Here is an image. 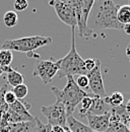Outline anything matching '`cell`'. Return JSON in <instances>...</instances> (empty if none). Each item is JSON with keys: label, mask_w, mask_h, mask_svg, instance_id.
<instances>
[{"label": "cell", "mask_w": 130, "mask_h": 132, "mask_svg": "<svg viewBox=\"0 0 130 132\" xmlns=\"http://www.w3.org/2000/svg\"><path fill=\"white\" fill-rule=\"evenodd\" d=\"M127 127H128V129H129V130H130V123H129V124H128V125H127Z\"/></svg>", "instance_id": "36"}, {"label": "cell", "mask_w": 130, "mask_h": 132, "mask_svg": "<svg viewBox=\"0 0 130 132\" xmlns=\"http://www.w3.org/2000/svg\"><path fill=\"white\" fill-rule=\"evenodd\" d=\"M104 100L111 108H117L124 104V96L119 92H114L111 95L106 96Z\"/></svg>", "instance_id": "15"}, {"label": "cell", "mask_w": 130, "mask_h": 132, "mask_svg": "<svg viewBox=\"0 0 130 132\" xmlns=\"http://www.w3.org/2000/svg\"><path fill=\"white\" fill-rule=\"evenodd\" d=\"M66 126L72 132H93L88 125L83 124L81 121L77 120L73 116H68L66 119Z\"/></svg>", "instance_id": "13"}, {"label": "cell", "mask_w": 130, "mask_h": 132, "mask_svg": "<svg viewBox=\"0 0 130 132\" xmlns=\"http://www.w3.org/2000/svg\"><path fill=\"white\" fill-rule=\"evenodd\" d=\"M97 65V59H93V58H88L86 60H84V67L86 69L87 72L92 71Z\"/></svg>", "instance_id": "28"}, {"label": "cell", "mask_w": 130, "mask_h": 132, "mask_svg": "<svg viewBox=\"0 0 130 132\" xmlns=\"http://www.w3.org/2000/svg\"><path fill=\"white\" fill-rule=\"evenodd\" d=\"M17 21H18V16H17V13L15 11H12V10H9V11H6L3 15V22L4 24L7 27V28H13L17 24Z\"/></svg>", "instance_id": "18"}, {"label": "cell", "mask_w": 130, "mask_h": 132, "mask_svg": "<svg viewBox=\"0 0 130 132\" xmlns=\"http://www.w3.org/2000/svg\"><path fill=\"white\" fill-rule=\"evenodd\" d=\"M110 117L111 113L105 115H85L88 122V127L96 132H106L110 125Z\"/></svg>", "instance_id": "10"}, {"label": "cell", "mask_w": 130, "mask_h": 132, "mask_svg": "<svg viewBox=\"0 0 130 132\" xmlns=\"http://www.w3.org/2000/svg\"><path fill=\"white\" fill-rule=\"evenodd\" d=\"M111 107L105 102L103 98L93 95V104L86 114L90 115H105L111 113Z\"/></svg>", "instance_id": "11"}, {"label": "cell", "mask_w": 130, "mask_h": 132, "mask_svg": "<svg viewBox=\"0 0 130 132\" xmlns=\"http://www.w3.org/2000/svg\"><path fill=\"white\" fill-rule=\"evenodd\" d=\"M129 5H130V1H129Z\"/></svg>", "instance_id": "37"}, {"label": "cell", "mask_w": 130, "mask_h": 132, "mask_svg": "<svg viewBox=\"0 0 130 132\" xmlns=\"http://www.w3.org/2000/svg\"><path fill=\"white\" fill-rule=\"evenodd\" d=\"M119 6L114 0H96L90 13L87 27L93 31L102 30H123L117 19V11Z\"/></svg>", "instance_id": "1"}, {"label": "cell", "mask_w": 130, "mask_h": 132, "mask_svg": "<svg viewBox=\"0 0 130 132\" xmlns=\"http://www.w3.org/2000/svg\"><path fill=\"white\" fill-rule=\"evenodd\" d=\"M65 128L66 126H58V125H55V126H51V131L52 132H65Z\"/></svg>", "instance_id": "30"}, {"label": "cell", "mask_w": 130, "mask_h": 132, "mask_svg": "<svg viewBox=\"0 0 130 132\" xmlns=\"http://www.w3.org/2000/svg\"><path fill=\"white\" fill-rule=\"evenodd\" d=\"M117 19L121 24H127L130 23V5L125 4L121 5L118 8L117 11Z\"/></svg>", "instance_id": "16"}, {"label": "cell", "mask_w": 130, "mask_h": 132, "mask_svg": "<svg viewBox=\"0 0 130 132\" xmlns=\"http://www.w3.org/2000/svg\"><path fill=\"white\" fill-rule=\"evenodd\" d=\"M58 66L56 62L51 60H39L36 64L35 70L32 72L34 76H38L45 84L50 83L55 75H57Z\"/></svg>", "instance_id": "9"}, {"label": "cell", "mask_w": 130, "mask_h": 132, "mask_svg": "<svg viewBox=\"0 0 130 132\" xmlns=\"http://www.w3.org/2000/svg\"><path fill=\"white\" fill-rule=\"evenodd\" d=\"M126 56H127V58L129 59L130 61V44L127 46V48H126Z\"/></svg>", "instance_id": "32"}, {"label": "cell", "mask_w": 130, "mask_h": 132, "mask_svg": "<svg viewBox=\"0 0 130 132\" xmlns=\"http://www.w3.org/2000/svg\"><path fill=\"white\" fill-rule=\"evenodd\" d=\"M75 82L77 84V86L79 88H81V89H83V90L88 87V78H87L86 74H84V75H78L77 78L75 79Z\"/></svg>", "instance_id": "26"}, {"label": "cell", "mask_w": 130, "mask_h": 132, "mask_svg": "<svg viewBox=\"0 0 130 132\" xmlns=\"http://www.w3.org/2000/svg\"><path fill=\"white\" fill-rule=\"evenodd\" d=\"M51 90L56 97V101H59L64 105L67 117L72 116L75 108L79 105L81 100L88 95L85 90L77 86L73 76H67V83L63 89H59L58 87L53 86L51 87Z\"/></svg>", "instance_id": "3"}, {"label": "cell", "mask_w": 130, "mask_h": 132, "mask_svg": "<svg viewBox=\"0 0 130 132\" xmlns=\"http://www.w3.org/2000/svg\"><path fill=\"white\" fill-rule=\"evenodd\" d=\"M56 64L58 66L57 77L59 79L67 76L84 75L87 73L84 67V60L75 48V28H71V48L67 55L58 60Z\"/></svg>", "instance_id": "2"}, {"label": "cell", "mask_w": 130, "mask_h": 132, "mask_svg": "<svg viewBox=\"0 0 130 132\" xmlns=\"http://www.w3.org/2000/svg\"><path fill=\"white\" fill-rule=\"evenodd\" d=\"M13 93V95L15 96V98L19 101H21L22 99H25L27 96H28V93H29V88L28 86L22 83V84H19L17 86H14L11 90Z\"/></svg>", "instance_id": "23"}, {"label": "cell", "mask_w": 130, "mask_h": 132, "mask_svg": "<svg viewBox=\"0 0 130 132\" xmlns=\"http://www.w3.org/2000/svg\"><path fill=\"white\" fill-rule=\"evenodd\" d=\"M106 132H130V130L125 124L119 121H110V125Z\"/></svg>", "instance_id": "22"}, {"label": "cell", "mask_w": 130, "mask_h": 132, "mask_svg": "<svg viewBox=\"0 0 130 132\" xmlns=\"http://www.w3.org/2000/svg\"><path fill=\"white\" fill-rule=\"evenodd\" d=\"M41 111L43 113V115L45 116L48 120V124L51 126H66V119H67V115H66V111H65L64 105L59 102L56 101L53 105L45 107L43 106L41 108Z\"/></svg>", "instance_id": "5"}, {"label": "cell", "mask_w": 130, "mask_h": 132, "mask_svg": "<svg viewBox=\"0 0 130 132\" xmlns=\"http://www.w3.org/2000/svg\"><path fill=\"white\" fill-rule=\"evenodd\" d=\"M13 60V54L11 51L0 49V66H10Z\"/></svg>", "instance_id": "19"}, {"label": "cell", "mask_w": 130, "mask_h": 132, "mask_svg": "<svg viewBox=\"0 0 130 132\" xmlns=\"http://www.w3.org/2000/svg\"><path fill=\"white\" fill-rule=\"evenodd\" d=\"M125 109H126V111L130 114V100L128 101L127 104H125Z\"/></svg>", "instance_id": "33"}, {"label": "cell", "mask_w": 130, "mask_h": 132, "mask_svg": "<svg viewBox=\"0 0 130 132\" xmlns=\"http://www.w3.org/2000/svg\"><path fill=\"white\" fill-rule=\"evenodd\" d=\"M34 129H36V119L32 121L12 123L9 132H32Z\"/></svg>", "instance_id": "14"}, {"label": "cell", "mask_w": 130, "mask_h": 132, "mask_svg": "<svg viewBox=\"0 0 130 132\" xmlns=\"http://www.w3.org/2000/svg\"><path fill=\"white\" fill-rule=\"evenodd\" d=\"M27 103H22L19 100H16L15 102L11 105H9V110L16 113L17 115H19L21 118L25 119V121H32L35 119V117L31 115L29 113V108H31V105H26Z\"/></svg>", "instance_id": "12"}, {"label": "cell", "mask_w": 130, "mask_h": 132, "mask_svg": "<svg viewBox=\"0 0 130 132\" xmlns=\"http://www.w3.org/2000/svg\"><path fill=\"white\" fill-rule=\"evenodd\" d=\"M61 3H64L67 5H70L71 7H73V9L75 10L76 13V18H79V7H80V0H55Z\"/></svg>", "instance_id": "24"}, {"label": "cell", "mask_w": 130, "mask_h": 132, "mask_svg": "<svg viewBox=\"0 0 130 132\" xmlns=\"http://www.w3.org/2000/svg\"><path fill=\"white\" fill-rule=\"evenodd\" d=\"M93 132H96V131H93Z\"/></svg>", "instance_id": "38"}, {"label": "cell", "mask_w": 130, "mask_h": 132, "mask_svg": "<svg viewBox=\"0 0 130 132\" xmlns=\"http://www.w3.org/2000/svg\"><path fill=\"white\" fill-rule=\"evenodd\" d=\"M96 0H80V7H79V18L77 19V28L80 37L90 38L93 32L87 27V21L92 8L95 4Z\"/></svg>", "instance_id": "7"}, {"label": "cell", "mask_w": 130, "mask_h": 132, "mask_svg": "<svg viewBox=\"0 0 130 132\" xmlns=\"http://www.w3.org/2000/svg\"><path fill=\"white\" fill-rule=\"evenodd\" d=\"M48 3L54 8L57 16L59 19L70 28H76L77 27V18L76 13L73 7L70 5H67L64 3L55 1V0H48Z\"/></svg>", "instance_id": "6"}, {"label": "cell", "mask_w": 130, "mask_h": 132, "mask_svg": "<svg viewBox=\"0 0 130 132\" xmlns=\"http://www.w3.org/2000/svg\"><path fill=\"white\" fill-rule=\"evenodd\" d=\"M93 104V95H87L86 97H84L83 99L81 100V102L79 103L80 105V109H79V114L81 117H85L87 111L90 110L91 106Z\"/></svg>", "instance_id": "20"}, {"label": "cell", "mask_w": 130, "mask_h": 132, "mask_svg": "<svg viewBox=\"0 0 130 132\" xmlns=\"http://www.w3.org/2000/svg\"><path fill=\"white\" fill-rule=\"evenodd\" d=\"M2 73H3V71H2V70H1V68H0V76L2 75Z\"/></svg>", "instance_id": "35"}, {"label": "cell", "mask_w": 130, "mask_h": 132, "mask_svg": "<svg viewBox=\"0 0 130 132\" xmlns=\"http://www.w3.org/2000/svg\"><path fill=\"white\" fill-rule=\"evenodd\" d=\"M123 31L127 35H130V23H127V24L123 26Z\"/></svg>", "instance_id": "31"}, {"label": "cell", "mask_w": 130, "mask_h": 132, "mask_svg": "<svg viewBox=\"0 0 130 132\" xmlns=\"http://www.w3.org/2000/svg\"><path fill=\"white\" fill-rule=\"evenodd\" d=\"M65 132H72V131H70V130L68 129V127L66 126V128H65Z\"/></svg>", "instance_id": "34"}, {"label": "cell", "mask_w": 130, "mask_h": 132, "mask_svg": "<svg viewBox=\"0 0 130 132\" xmlns=\"http://www.w3.org/2000/svg\"><path fill=\"white\" fill-rule=\"evenodd\" d=\"M13 7L16 11H23L29 7V2L28 0H15Z\"/></svg>", "instance_id": "27"}, {"label": "cell", "mask_w": 130, "mask_h": 132, "mask_svg": "<svg viewBox=\"0 0 130 132\" xmlns=\"http://www.w3.org/2000/svg\"><path fill=\"white\" fill-rule=\"evenodd\" d=\"M86 76L88 78V88L94 93L95 96L104 99L107 96V94L104 86V79L101 70V61L99 59H97L96 67L92 71L87 72Z\"/></svg>", "instance_id": "8"}, {"label": "cell", "mask_w": 130, "mask_h": 132, "mask_svg": "<svg viewBox=\"0 0 130 132\" xmlns=\"http://www.w3.org/2000/svg\"><path fill=\"white\" fill-rule=\"evenodd\" d=\"M52 43L51 37L44 36H31L23 37L19 39L7 40L2 44L1 49H6L9 51L22 52V53H31L35 50L48 46Z\"/></svg>", "instance_id": "4"}, {"label": "cell", "mask_w": 130, "mask_h": 132, "mask_svg": "<svg viewBox=\"0 0 130 132\" xmlns=\"http://www.w3.org/2000/svg\"><path fill=\"white\" fill-rule=\"evenodd\" d=\"M8 90V85H7V83H5V84H3L1 87H0V118H1V116L3 115L5 112H7L8 110H9V106L5 103V101H4V95H5V93Z\"/></svg>", "instance_id": "21"}, {"label": "cell", "mask_w": 130, "mask_h": 132, "mask_svg": "<svg viewBox=\"0 0 130 132\" xmlns=\"http://www.w3.org/2000/svg\"><path fill=\"white\" fill-rule=\"evenodd\" d=\"M35 119H36V130H37V132H52L50 124L42 123V121L38 117H35Z\"/></svg>", "instance_id": "25"}, {"label": "cell", "mask_w": 130, "mask_h": 132, "mask_svg": "<svg viewBox=\"0 0 130 132\" xmlns=\"http://www.w3.org/2000/svg\"><path fill=\"white\" fill-rule=\"evenodd\" d=\"M16 100L17 99L15 98V96L13 95V93H12L11 90H7V92L5 93V95H4V101H5V103H6L8 106L11 105V104H13Z\"/></svg>", "instance_id": "29"}, {"label": "cell", "mask_w": 130, "mask_h": 132, "mask_svg": "<svg viewBox=\"0 0 130 132\" xmlns=\"http://www.w3.org/2000/svg\"><path fill=\"white\" fill-rule=\"evenodd\" d=\"M7 83L10 84L11 86H17L19 84L23 83V76L21 73H19L16 70H11L10 72L7 73Z\"/></svg>", "instance_id": "17"}]
</instances>
